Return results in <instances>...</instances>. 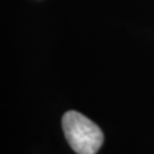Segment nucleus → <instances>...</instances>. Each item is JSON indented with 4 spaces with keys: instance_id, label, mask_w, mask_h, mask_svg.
<instances>
[{
    "instance_id": "obj_1",
    "label": "nucleus",
    "mask_w": 154,
    "mask_h": 154,
    "mask_svg": "<svg viewBox=\"0 0 154 154\" xmlns=\"http://www.w3.org/2000/svg\"><path fill=\"white\" fill-rule=\"evenodd\" d=\"M62 127L67 141L77 154H95L103 145L104 135L100 127L76 110L64 113Z\"/></svg>"
}]
</instances>
